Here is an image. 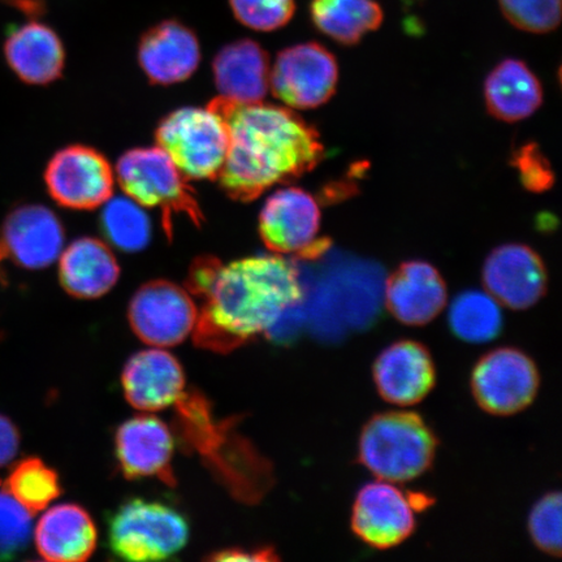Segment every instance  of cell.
Here are the masks:
<instances>
[{
    "label": "cell",
    "instance_id": "1",
    "mask_svg": "<svg viewBox=\"0 0 562 562\" xmlns=\"http://www.w3.org/2000/svg\"><path fill=\"white\" fill-rule=\"evenodd\" d=\"M187 286L202 301L194 341L216 353H229L270 333L304 296L296 265L280 255L227 265L201 258L189 271Z\"/></svg>",
    "mask_w": 562,
    "mask_h": 562
},
{
    "label": "cell",
    "instance_id": "2",
    "mask_svg": "<svg viewBox=\"0 0 562 562\" xmlns=\"http://www.w3.org/2000/svg\"><path fill=\"white\" fill-rule=\"evenodd\" d=\"M226 121L229 146L217 179L232 199L249 202L312 172L325 157L318 131L286 108L262 102L210 103Z\"/></svg>",
    "mask_w": 562,
    "mask_h": 562
},
{
    "label": "cell",
    "instance_id": "3",
    "mask_svg": "<svg viewBox=\"0 0 562 562\" xmlns=\"http://www.w3.org/2000/svg\"><path fill=\"white\" fill-rule=\"evenodd\" d=\"M175 405L182 447L199 454L237 501L261 502L276 476L271 462L237 431L238 418L216 419L209 400L195 390L182 393Z\"/></svg>",
    "mask_w": 562,
    "mask_h": 562
},
{
    "label": "cell",
    "instance_id": "4",
    "mask_svg": "<svg viewBox=\"0 0 562 562\" xmlns=\"http://www.w3.org/2000/svg\"><path fill=\"white\" fill-rule=\"evenodd\" d=\"M437 434L416 412L378 413L358 440V462L379 481L396 484L425 475L437 459Z\"/></svg>",
    "mask_w": 562,
    "mask_h": 562
},
{
    "label": "cell",
    "instance_id": "5",
    "mask_svg": "<svg viewBox=\"0 0 562 562\" xmlns=\"http://www.w3.org/2000/svg\"><path fill=\"white\" fill-rule=\"evenodd\" d=\"M108 536L110 550L119 559L161 561L187 546L189 526L170 505L136 497L112 513Z\"/></svg>",
    "mask_w": 562,
    "mask_h": 562
},
{
    "label": "cell",
    "instance_id": "6",
    "mask_svg": "<svg viewBox=\"0 0 562 562\" xmlns=\"http://www.w3.org/2000/svg\"><path fill=\"white\" fill-rule=\"evenodd\" d=\"M157 143L187 180H209L220 176L226 161L229 136L221 112L184 108L160 122Z\"/></svg>",
    "mask_w": 562,
    "mask_h": 562
},
{
    "label": "cell",
    "instance_id": "7",
    "mask_svg": "<svg viewBox=\"0 0 562 562\" xmlns=\"http://www.w3.org/2000/svg\"><path fill=\"white\" fill-rule=\"evenodd\" d=\"M116 178L138 205L161 211L166 232H171L173 214H184L200 226L203 216L186 176L159 146L126 151L117 161Z\"/></svg>",
    "mask_w": 562,
    "mask_h": 562
},
{
    "label": "cell",
    "instance_id": "8",
    "mask_svg": "<svg viewBox=\"0 0 562 562\" xmlns=\"http://www.w3.org/2000/svg\"><path fill=\"white\" fill-rule=\"evenodd\" d=\"M540 372L536 361L515 347L492 349L475 363L470 390L477 406L495 417L524 412L538 396Z\"/></svg>",
    "mask_w": 562,
    "mask_h": 562
},
{
    "label": "cell",
    "instance_id": "9",
    "mask_svg": "<svg viewBox=\"0 0 562 562\" xmlns=\"http://www.w3.org/2000/svg\"><path fill=\"white\" fill-rule=\"evenodd\" d=\"M321 207L304 189H279L265 202L259 215V235L277 255L316 259L331 241L319 237Z\"/></svg>",
    "mask_w": 562,
    "mask_h": 562
},
{
    "label": "cell",
    "instance_id": "10",
    "mask_svg": "<svg viewBox=\"0 0 562 562\" xmlns=\"http://www.w3.org/2000/svg\"><path fill=\"white\" fill-rule=\"evenodd\" d=\"M427 497L412 496L396 483L376 480L358 491L350 526L355 536L375 550H391L416 531V512Z\"/></svg>",
    "mask_w": 562,
    "mask_h": 562
},
{
    "label": "cell",
    "instance_id": "11",
    "mask_svg": "<svg viewBox=\"0 0 562 562\" xmlns=\"http://www.w3.org/2000/svg\"><path fill=\"white\" fill-rule=\"evenodd\" d=\"M339 66L325 46L307 42L279 53L271 68L270 88L288 108L312 110L336 93Z\"/></svg>",
    "mask_w": 562,
    "mask_h": 562
},
{
    "label": "cell",
    "instance_id": "12",
    "mask_svg": "<svg viewBox=\"0 0 562 562\" xmlns=\"http://www.w3.org/2000/svg\"><path fill=\"white\" fill-rule=\"evenodd\" d=\"M199 308L186 290L167 280L140 286L131 300L128 319L140 340L160 348L179 346L193 333Z\"/></svg>",
    "mask_w": 562,
    "mask_h": 562
},
{
    "label": "cell",
    "instance_id": "13",
    "mask_svg": "<svg viewBox=\"0 0 562 562\" xmlns=\"http://www.w3.org/2000/svg\"><path fill=\"white\" fill-rule=\"evenodd\" d=\"M45 182L60 206L93 210L111 199L114 172L101 153L75 145L65 147L48 161Z\"/></svg>",
    "mask_w": 562,
    "mask_h": 562
},
{
    "label": "cell",
    "instance_id": "14",
    "mask_svg": "<svg viewBox=\"0 0 562 562\" xmlns=\"http://www.w3.org/2000/svg\"><path fill=\"white\" fill-rule=\"evenodd\" d=\"M484 290L498 304L521 312L544 297L548 272L542 257L530 246L505 244L490 252L483 265Z\"/></svg>",
    "mask_w": 562,
    "mask_h": 562
},
{
    "label": "cell",
    "instance_id": "15",
    "mask_svg": "<svg viewBox=\"0 0 562 562\" xmlns=\"http://www.w3.org/2000/svg\"><path fill=\"white\" fill-rule=\"evenodd\" d=\"M375 389L385 403L395 406L417 405L437 384L431 351L424 344L403 339L379 353L372 367Z\"/></svg>",
    "mask_w": 562,
    "mask_h": 562
},
{
    "label": "cell",
    "instance_id": "16",
    "mask_svg": "<svg viewBox=\"0 0 562 562\" xmlns=\"http://www.w3.org/2000/svg\"><path fill=\"white\" fill-rule=\"evenodd\" d=\"M173 435L164 420L139 416L124 422L115 435V453L126 480H157L176 486L172 470Z\"/></svg>",
    "mask_w": 562,
    "mask_h": 562
},
{
    "label": "cell",
    "instance_id": "17",
    "mask_svg": "<svg viewBox=\"0 0 562 562\" xmlns=\"http://www.w3.org/2000/svg\"><path fill=\"white\" fill-rule=\"evenodd\" d=\"M447 304L446 280L431 263L404 262L386 280V311L404 326L430 325L445 311Z\"/></svg>",
    "mask_w": 562,
    "mask_h": 562
},
{
    "label": "cell",
    "instance_id": "18",
    "mask_svg": "<svg viewBox=\"0 0 562 562\" xmlns=\"http://www.w3.org/2000/svg\"><path fill=\"white\" fill-rule=\"evenodd\" d=\"M0 244L5 256L24 269H46L61 255L65 229L50 209L23 205L5 216Z\"/></svg>",
    "mask_w": 562,
    "mask_h": 562
},
{
    "label": "cell",
    "instance_id": "19",
    "mask_svg": "<svg viewBox=\"0 0 562 562\" xmlns=\"http://www.w3.org/2000/svg\"><path fill=\"white\" fill-rule=\"evenodd\" d=\"M138 61L154 83L173 86L186 81L201 63L199 38L179 21L166 20L140 38Z\"/></svg>",
    "mask_w": 562,
    "mask_h": 562
},
{
    "label": "cell",
    "instance_id": "20",
    "mask_svg": "<svg viewBox=\"0 0 562 562\" xmlns=\"http://www.w3.org/2000/svg\"><path fill=\"white\" fill-rule=\"evenodd\" d=\"M122 384L126 402L133 407L159 412L178 403L186 392V374L172 355L149 349L132 356L125 363Z\"/></svg>",
    "mask_w": 562,
    "mask_h": 562
},
{
    "label": "cell",
    "instance_id": "21",
    "mask_svg": "<svg viewBox=\"0 0 562 562\" xmlns=\"http://www.w3.org/2000/svg\"><path fill=\"white\" fill-rule=\"evenodd\" d=\"M214 79L223 100L262 102L270 89V59L256 41L240 40L224 46L213 63Z\"/></svg>",
    "mask_w": 562,
    "mask_h": 562
},
{
    "label": "cell",
    "instance_id": "22",
    "mask_svg": "<svg viewBox=\"0 0 562 562\" xmlns=\"http://www.w3.org/2000/svg\"><path fill=\"white\" fill-rule=\"evenodd\" d=\"M4 56L12 72L30 86H47L58 80L66 63L59 35L38 21H30L9 34Z\"/></svg>",
    "mask_w": 562,
    "mask_h": 562
},
{
    "label": "cell",
    "instance_id": "23",
    "mask_svg": "<svg viewBox=\"0 0 562 562\" xmlns=\"http://www.w3.org/2000/svg\"><path fill=\"white\" fill-rule=\"evenodd\" d=\"M35 547L47 561H86L97 547L94 521L80 505H56L40 519Z\"/></svg>",
    "mask_w": 562,
    "mask_h": 562
},
{
    "label": "cell",
    "instance_id": "24",
    "mask_svg": "<svg viewBox=\"0 0 562 562\" xmlns=\"http://www.w3.org/2000/svg\"><path fill=\"white\" fill-rule=\"evenodd\" d=\"M121 276L114 252L97 238L83 237L61 251L59 279L76 299L93 300L110 292Z\"/></svg>",
    "mask_w": 562,
    "mask_h": 562
},
{
    "label": "cell",
    "instance_id": "25",
    "mask_svg": "<svg viewBox=\"0 0 562 562\" xmlns=\"http://www.w3.org/2000/svg\"><path fill=\"white\" fill-rule=\"evenodd\" d=\"M484 101L497 121L521 122L536 114L542 105V83L522 60L505 59L487 76Z\"/></svg>",
    "mask_w": 562,
    "mask_h": 562
},
{
    "label": "cell",
    "instance_id": "26",
    "mask_svg": "<svg viewBox=\"0 0 562 562\" xmlns=\"http://www.w3.org/2000/svg\"><path fill=\"white\" fill-rule=\"evenodd\" d=\"M311 15L316 30L344 46L357 45L383 23L375 0H312Z\"/></svg>",
    "mask_w": 562,
    "mask_h": 562
},
{
    "label": "cell",
    "instance_id": "27",
    "mask_svg": "<svg viewBox=\"0 0 562 562\" xmlns=\"http://www.w3.org/2000/svg\"><path fill=\"white\" fill-rule=\"evenodd\" d=\"M448 323L457 339L468 344H487L502 335V305L486 291H465L449 306Z\"/></svg>",
    "mask_w": 562,
    "mask_h": 562
},
{
    "label": "cell",
    "instance_id": "28",
    "mask_svg": "<svg viewBox=\"0 0 562 562\" xmlns=\"http://www.w3.org/2000/svg\"><path fill=\"white\" fill-rule=\"evenodd\" d=\"M102 228L112 245L123 251L144 250L151 238V224L143 206L128 195L104 203Z\"/></svg>",
    "mask_w": 562,
    "mask_h": 562
},
{
    "label": "cell",
    "instance_id": "29",
    "mask_svg": "<svg viewBox=\"0 0 562 562\" xmlns=\"http://www.w3.org/2000/svg\"><path fill=\"white\" fill-rule=\"evenodd\" d=\"M5 487L32 515L44 510L61 492L55 470L32 457L13 468Z\"/></svg>",
    "mask_w": 562,
    "mask_h": 562
},
{
    "label": "cell",
    "instance_id": "30",
    "mask_svg": "<svg viewBox=\"0 0 562 562\" xmlns=\"http://www.w3.org/2000/svg\"><path fill=\"white\" fill-rule=\"evenodd\" d=\"M32 513L0 483V560L23 552L32 536Z\"/></svg>",
    "mask_w": 562,
    "mask_h": 562
},
{
    "label": "cell",
    "instance_id": "31",
    "mask_svg": "<svg viewBox=\"0 0 562 562\" xmlns=\"http://www.w3.org/2000/svg\"><path fill=\"white\" fill-rule=\"evenodd\" d=\"M562 498L559 491L548 492L533 505L527 527L530 538L540 552L560 558L562 552L561 524Z\"/></svg>",
    "mask_w": 562,
    "mask_h": 562
},
{
    "label": "cell",
    "instance_id": "32",
    "mask_svg": "<svg viewBox=\"0 0 562 562\" xmlns=\"http://www.w3.org/2000/svg\"><path fill=\"white\" fill-rule=\"evenodd\" d=\"M505 19L517 30L544 34L561 21V0H498Z\"/></svg>",
    "mask_w": 562,
    "mask_h": 562
},
{
    "label": "cell",
    "instance_id": "33",
    "mask_svg": "<svg viewBox=\"0 0 562 562\" xmlns=\"http://www.w3.org/2000/svg\"><path fill=\"white\" fill-rule=\"evenodd\" d=\"M229 4L235 18L257 32L280 30L296 11L294 0H229Z\"/></svg>",
    "mask_w": 562,
    "mask_h": 562
},
{
    "label": "cell",
    "instance_id": "34",
    "mask_svg": "<svg viewBox=\"0 0 562 562\" xmlns=\"http://www.w3.org/2000/svg\"><path fill=\"white\" fill-rule=\"evenodd\" d=\"M522 186L532 193L550 191L554 184V173L550 161L537 144L527 143L518 147L512 157Z\"/></svg>",
    "mask_w": 562,
    "mask_h": 562
},
{
    "label": "cell",
    "instance_id": "35",
    "mask_svg": "<svg viewBox=\"0 0 562 562\" xmlns=\"http://www.w3.org/2000/svg\"><path fill=\"white\" fill-rule=\"evenodd\" d=\"M20 446V435L9 418L0 416V468L15 459Z\"/></svg>",
    "mask_w": 562,
    "mask_h": 562
},
{
    "label": "cell",
    "instance_id": "36",
    "mask_svg": "<svg viewBox=\"0 0 562 562\" xmlns=\"http://www.w3.org/2000/svg\"><path fill=\"white\" fill-rule=\"evenodd\" d=\"M211 561H277L276 551L270 547L257 548V550H243V548H231V550L215 552L207 558Z\"/></svg>",
    "mask_w": 562,
    "mask_h": 562
},
{
    "label": "cell",
    "instance_id": "37",
    "mask_svg": "<svg viewBox=\"0 0 562 562\" xmlns=\"http://www.w3.org/2000/svg\"><path fill=\"white\" fill-rule=\"evenodd\" d=\"M0 2L16 7V9L24 11L27 15H38L42 10V5L35 0H0Z\"/></svg>",
    "mask_w": 562,
    "mask_h": 562
},
{
    "label": "cell",
    "instance_id": "38",
    "mask_svg": "<svg viewBox=\"0 0 562 562\" xmlns=\"http://www.w3.org/2000/svg\"><path fill=\"white\" fill-rule=\"evenodd\" d=\"M4 257H5V252H4L2 244H0V263H2Z\"/></svg>",
    "mask_w": 562,
    "mask_h": 562
}]
</instances>
